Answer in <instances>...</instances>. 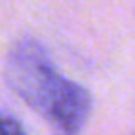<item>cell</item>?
Segmentation results:
<instances>
[{
	"label": "cell",
	"instance_id": "cell-1",
	"mask_svg": "<svg viewBox=\"0 0 135 135\" xmlns=\"http://www.w3.org/2000/svg\"><path fill=\"white\" fill-rule=\"evenodd\" d=\"M4 76L11 91L41 117L69 80L56 69L48 52L30 39L11 48Z\"/></svg>",
	"mask_w": 135,
	"mask_h": 135
},
{
	"label": "cell",
	"instance_id": "cell-2",
	"mask_svg": "<svg viewBox=\"0 0 135 135\" xmlns=\"http://www.w3.org/2000/svg\"><path fill=\"white\" fill-rule=\"evenodd\" d=\"M91 93L83 85L67 80L63 89L45 111L43 118L54 135H78L91 117Z\"/></svg>",
	"mask_w": 135,
	"mask_h": 135
},
{
	"label": "cell",
	"instance_id": "cell-3",
	"mask_svg": "<svg viewBox=\"0 0 135 135\" xmlns=\"http://www.w3.org/2000/svg\"><path fill=\"white\" fill-rule=\"evenodd\" d=\"M0 135H26V131L17 118L0 113Z\"/></svg>",
	"mask_w": 135,
	"mask_h": 135
}]
</instances>
